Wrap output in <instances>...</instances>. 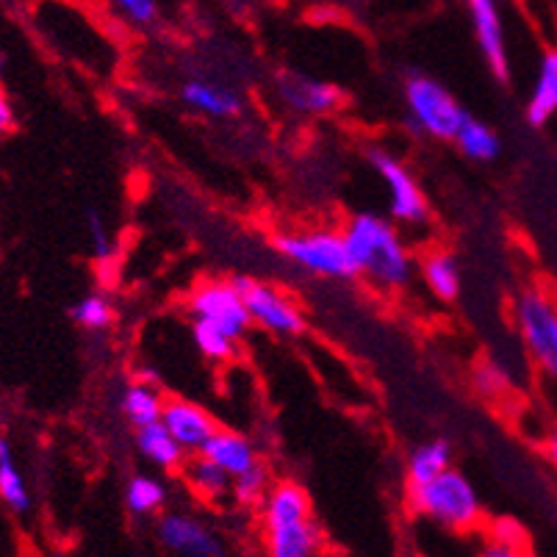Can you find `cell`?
Wrapping results in <instances>:
<instances>
[{
	"label": "cell",
	"mask_w": 557,
	"mask_h": 557,
	"mask_svg": "<svg viewBox=\"0 0 557 557\" xmlns=\"http://www.w3.org/2000/svg\"><path fill=\"white\" fill-rule=\"evenodd\" d=\"M111 9H114L116 17L134 25V28H150L161 17V7L156 0H120Z\"/></svg>",
	"instance_id": "obj_29"
},
{
	"label": "cell",
	"mask_w": 557,
	"mask_h": 557,
	"mask_svg": "<svg viewBox=\"0 0 557 557\" xmlns=\"http://www.w3.org/2000/svg\"><path fill=\"white\" fill-rule=\"evenodd\" d=\"M231 283L242 292L250 319L256 325L277 333V336H300L306 331V317L300 308L283 295L281 288L270 283L250 281V277H231Z\"/></svg>",
	"instance_id": "obj_7"
},
{
	"label": "cell",
	"mask_w": 557,
	"mask_h": 557,
	"mask_svg": "<svg viewBox=\"0 0 557 557\" xmlns=\"http://www.w3.org/2000/svg\"><path fill=\"white\" fill-rule=\"evenodd\" d=\"M53 557H64V555H53Z\"/></svg>",
	"instance_id": "obj_35"
},
{
	"label": "cell",
	"mask_w": 557,
	"mask_h": 557,
	"mask_svg": "<svg viewBox=\"0 0 557 557\" xmlns=\"http://www.w3.org/2000/svg\"><path fill=\"white\" fill-rule=\"evenodd\" d=\"M186 480H189L191 491L200 494L202 499H209V503H220L231 494L233 480L222 472L220 466L211 463L209 458H202V455H195L191 460H186Z\"/></svg>",
	"instance_id": "obj_23"
},
{
	"label": "cell",
	"mask_w": 557,
	"mask_h": 557,
	"mask_svg": "<svg viewBox=\"0 0 557 557\" xmlns=\"http://www.w3.org/2000/svg\"><path fill=\"white\" fill-rule=\"evenodd\" d=\"M186 308L195 317V322L220 327L233 342H239L252 325L245 297H242V292L231 281H202L200 286L191 288L189 306Z\"/></svg>",
	"instance_id": "obj_6"
},
{
	"label": "cell",
	"mask_w": 557,
	"mask_h": 557,
	"mask_svg": "<svg viewBox=\"0 0 557 557\" xmlns=\"http://www.w3.org/2000/svg\"><path fill=\"white\" fill-rule=\"evenodd\" d=\"M410 508L419 516L438 521L447 530H458V533L474 530L483 521V505H480L478 491L458 469H447L430 483L413 485Z\"/></svg>",
	"instance_id": "obj_2"
},
{
	"label": "cell",
	"mask_w": 557,
	"mask_h": 557,
	"mask_svg": "<svg viewBox=\"0 0 557 557\" xmlns=\"http://www.w3.org/2000/svg\"><path fill=\"white\" fill-rule=\"evenodd\" d=\"M325 544V533H322L317 519L277 527V530H263L267 557H322Z\"/></svg>",
	"instance_id": "obj_14"
},
{
	"label": "cell",
	"mask_w": 557,
	"mask_h": 557,
	"mask_svg": "<svg viewBox=\"0 0 557 557\" xmlns=\"http://www.w3.org/2000/svg\"><path fill=\"white\" fill-rule=\"evenodd\" d=\"M73 319L84 331H106L114 319V308L106 295H86L73 306Z\"/></svg>",
	"instance_id": "obj_28"
},
{
	"label": "cell",
	"mask_w": 557,
	"mask_h": 557,
	"mask_svg": "<svg viewBox=\"0 0 557 557\" xmlns=\"http://www.w3.org/2000/svg\"><path fill=\"white\" fill-rule=\"evenodd\" d=\"M166 488L153 474H136L125 485V510L131 516H153L164 508Z\"/></svg>",
	"instance_id": "obj_25"
},
{
	"label": "cell",
	"mask_w": 557,
	"mask_h": 557,
	"mask_svg": "<svg viewBox=\"0 0 557 557\" xmlns=\"http://www.w3.org/2000/svg\"><path fill=\"white\" fill-rule=\"evenodd\" d=\"M202 458H209L211 463H216L227 478H239L247 469L258 463L256 447L250 444V438H245L236 430H216L209 438V444L202 447Z\"/></svg>",
	"instance_id": "obj_15"
},
{
	"label": "cell",
	"mask_w": 557,
	"mask_h": 557,
	"mask_svg": "<svg viewBox=\"0 0 557 557\" xmlns=\"http://www.w3.org/2000/svg\"><path fill=\"white\" fill-rule=\"evenodd\" d=\"M469 20L472 32L478 39V48L483 59L488 62L491 73L499 81H508V39H505V20L494 0H472L469 3Z\"/></svg>",
	"instance_id": "obj_11"
},
{
	"label": "cell",
	"mask_w": 557,
	"mask_h": 557,
	"mask_svg": "<svg viewBox=\"0 0 557 557\" xmlns=\"http://www.w3.org/2000/svg\"><path fill=\"white\" fill-rule=\"evenodd\" d=\"M516 325L527 352L557 383V302L541 288H527L516 300Z\"/></svg>",
	"instance_id": "obj_5"
},
{
	"label": "cell",
	"mask_w": 557,
	"mask_h": 557,
	"mask_svg": "<svg viewBox=\"0 0 557 557\" xmlns=\"http://www.w3.org/2000/svg\"><path fill=\"white\" fill-rule=\"evenodd\" d=\"M0 499L12 513H28L32 510V491L20 472L14 449L7 438H0Z\"/></svg>",
	"instance_id": "obj_20"
},
{
	"label": "cell",
	"mask_w": 557,
	"mask_h": 557,
	"mask_svg": "<svg viewBox=\"0 0 557 557\" xmlns=\"http://www.w3.org/2000/svg\"><path fill=\"white\" fill-rule=\"evenodd\" d=\"M14 128H17V114H14L12 98L0 86V134H12Z\"/></svg>",
	"instance_id": "obj_32"
},
{
	"label": "cell",
	"mask_w": 557,
	"mask_h": 557,
	"mask_svg": "<svg viewBox=\"0 0 557 557\" xmlns=\"http://www.w3.org/2000/svg\"><path fill=\"white\" fill-rule=\"evenodd\" d=\"M86 227H89V236H92L95 258H98L100 263L111 261V256H114V242H111V233H109V227H106L103 216H100L98 211H89Z\"/></svg>",
	"instance_id": "obj_30"
},
{
	"label": "cell",
	"mask_w": 557,
	"mask_h": 557,
	"mask_svg": "<svg viewBox=\"0 0 557 557\" xmlns=\"http://www.w3.org/2000/svg\"><path fill=\"white\" fill-rule=\"evenodd\" d=\"M161 424L175 438V444L191 455H200L211 435L220 430L209 410L181 397H166L164 410H161Z\"/></svg>",
	"instance_id": "obj_10"
},
{
	"label": "cell",
	"mask_w": 557,
	"mask_h": 557,
	"mask_svg": "<svg viewBox=\"0 0 557 557\" xmlns=\"http://www.w3.org/2000/svg\"><path fill=\"white\" fill-rule=\"evenodd\" d=\"M455 145H458V150L466 159L472 161H494L499 156V150H503V141L496 136V131L491 125L474 120L472 114L460 125L458 136H455Z\"/></svg>",
	"instance_id": "obj_24"
},
{
	"label": "cell",
	"mask_w": 557,
	"mask_h": 557,
	"mask_svg": "<svg viewBox=\"0 0 557 557\" xmlns=\"http://www.w3.org/2000/svg\"><path fill=\"white\" fill-rule=\"evenodd\" d=\"M405 106H408L410 128L435 139L455 141L460 125L469 120L463 106L430 75L413 73L405 81Z\"/></svg>",
	"instance_id": "obj_4"
},
{
	"label": "cell",
	"mask_w": 557,
	"mask_h": 557,
	"mask_svg": "<svg viewBox=\"0 0 557 557\" xmlns=\"http://www.w3.org/2000/svg\"><path fill=\"white\" fill-rule=\"evenodd\" d=\"M181 100L191 111H197V114L216 116V120H227V116H236L242 111L239 95L231 92L227 86L206 78L184 81V86H181Z\"/></svg>",
	"instance_id": "obj_16"
},
{
	"label": "cell",
	"mask_w": 557,
	"mask_h": 557,
	"mask_svg": "<svg viewBox=\"0 0 557 557\" xmlns=\"http://www.w3.org/2000/svg\"><path fill=\"white\" fill-rule=\"evenodd\" d=\"M557 114V48L546 50L541 59L539 75H535L533 95L527 103V123L541 128Z\"/></svg>",
	"instance_id": "obj_17"
},
{
	"label": "cell",
	"mask_w": 557,
	"mask_h": 557,
	"mask_svg": "<svg viewBox=\"0 0 557 557\" xmlns=\"http://www.w3.org/2000/svg\"><path fill=\"white\" fill-rule=\"evenodd\" d=\"M369 161H372L380 181L386 184L392 222L419 225V222L428 220V197H424L419 181L413 178V172L403 161L394 159L392 153H386V150H372Z\"/></svg>",
	"instance_id": "obj_8"
},
{
	"label": "cell",
	"mask_w": 557,
	"mask_h": 557,
	"mask_svg": "<svg viewBox=\"0 0 557 557\" xmlns=\"http://www.w3.org/2000/svg\"><path fill=\"white\" fill-rule=\"evenodd\" d=\"M322 557H338V555H327V552H325V555H322Z\"/></svg>",
	"instance_id": "obj_34"
},
{
	"label": "cell",
	"mask_w": 557,
	"mask_h": 557,
	"mask_svg": "<svg viewBox=\"0 0 557 557\" xmlns=\"http://www.w3.org/2000/svg\"><path fill=\"white\" fill-rule=\"evenodd\" d=\"M447 469H453V447L444 438H435V442L422 444L410 453L408 458V483L424 485L430 480H435L438 474H444Z\"/></svg>",
	"instance_id": "obj_21"
},
{
	"label": "cell",
	"mask_w": 557,
	"mask_h": 557,
	"mask_svg": "<svg viewBox=\"0 0 557 557\" xmlns=\"http://www.w3.org/2000/svg\"><path fill=\"white\" fill-rule=\"evenodd\" d=\"M275 250L281 252L286 261L297 263L300 270L311 272L319 277H336V281H347V277H358L356 263L347 250L342 231H297V233H277L272 239Z\"/></svg>",
	"instance_id": "obj_3"
},
{
	"label": "cell",
	"mask_w": 557,
	"mask_h": 557,
	"mask_svg": "<svg viewBox=\"0 0 557 557\" xmlns=\"http://www.w3.org/2000/svg\"><path fill=\"white\" fill-rule=\"evenodd\" d=\"M555 302H557V297H555Z\"/></svg>",
	"instance_id": "obj_36"
},
{
	"label": "cell",
	"mask_w": 557,
	"mask_h": 557,
	"mask_svg": "<svg viewBox=\"0 0 557 557\" xmlns=\"http://www.w3.org/2000/svg\"><path fill=\"white\" fill-rule=\"evenodd\" d=\"M422 277L438 300L453 302L460 295V267L449 252H428L422 261Z\"/></svg>",
	"instance_id": "obj_22"
},
{
	"label": "cell",
	"mask_w": 557,
	"mask_h": 557,
	"mask_svg": "<svg viewBox=\"0 0 557 557\" xmlns=\"http://www.w3.org/2000/svg\"><path fill=\"white\" fill-rule=\"evenodd\" d=\"M159 544L175 557H220L222 544L209 524L184 510H170L156 524Z\"/></svg>",
	"instance_id": "obj_9"
},
{
	"label": "cell",
	"mask_w": 557,
	"mask_h": 557,
	"mask_svg": "<svg viewBox=\"0 0 557 557\" xmlns=\"http://www.w3.org/2000/svg\"><path fill=\"white\" fill-rule=\"evenodd\" d=\"M191 338H195V347L200 349V356H206L209 361L220 363V361H231V358L236 356V342L214 325L191 322Z\"/></svg>",
	"instance_id": "obj_27"
},
{
	"label": "cell",
	"mask_w": 557,
	"mask_h": 557,
	"mask_svg": "<svg viewBox=\"0 0 557 557\" xmlns=\"http://www.w3.org/2000/svg\"><path fill=\"white\" fill-rule=\"evenodd\" d=\"M277 95L297 114H327L342 103V92L336 86L302 73H283L277 78Z\"/></svg>",
	"instance_id": "obj_12"
},
{
	"label": "cell",
	"mask_w": 557,
	"mask_h": 557,
	"mask_svg": "<svg viewBox=\"0 0 557 557\" xmlns=\"http://www.w3.org/2000/svg\"><path fill=\"white\" fill-rule=\"evenodd\" d=\"M546 458H549L552 469L557 472V430H552V433L546 435Z\"/></svg>",
	"instance_id": "obj_33"
},
{
	"label": "cell",
	"mask_w": 557,
	"mask_h": 557,
	"mask_svg": "<svg viewBox=\"0 0 557 557\" xmlns=\"http://www.w3.org/2000/svg\"><path fill=\"white\" fill-rule=\"evenodd\" d=\"M270 488H272L270 469H267V466L258 460V463L252 466V469H247L245 474L233 478L231 496L242 505V508H258V505H263V499H267Z\"/></svg>",
	"instance_id": "obj_26"
},
{
	"label": "cell",
	"mask_w": 557,
	"mask_h": 557,
	"mask_svg": "<svg viewBox=\"0 0 557 557\" xmlns=\"http://www.w3.org/2000/svg\"><path fill=\"white\" fill-rule=\"evenodd\" d=\"M136 449L148 463H153L156 469H164V472L184 463L186 455L161 422L136 430Z\"/></svg>",
	"instance_id": "obj_19"
},
{
	"label": "cell",
	"mask_w": 557,
	"mask_h": 557,
	"mask_svg": "<svg viewBox=\"0 0 557 557\" xmlns=\"http://www.w3.org/2000/svg\"><path fill=\"white\" fill-rule=\"evenodd\" d=\"M166 397L153 380H136L125 388L123 399H120V410L123 417L134 424L136 430L148 428V424L161 422V410H164Z\"/></svg>",
	"instance_id": "obj_18"
},
{
	"label": "cell",
	"mask_w": 557,
	"mask_h": 557,
	"mask_svg": "<svg viewBox=\"0 0 557 557\" xmlns=\"http://www.w3.org/2000/svg\"><path fill=\"white\" fill-rule=\"evenodd\" d=\"M342 236L356 263V272L367 277L372 286L386 288V292L408 286L413 277V256L392 220L363 211V214L349 216Z\"/></svg>",
	"instance_id": "obj_1"
},
{
	"label": "cell",
	"mask_w": 557,
	"mask_h": 557,
	"mask_svg": "<svg viewBox=\"0 0 557 557\" xmlns=\"http://www.w3.org/2000/svg\"><path fill=\"white\" fill-rule=\"evenodd\" d=\"M480 557H530L527 555L524 544H516V541H505V539H494L488 535V541L480 549Z\"/></svg>",
	"instance_id": "obj_31"
},
{
	"label": "cell",
	"mask_w": 557,
	"mask_h": 557,
	"mask_svg": "<svg viewBox=\"0 0 557 557\" xmlns=\"http://www.w3.org/2000/svg\"><path fill=\"white\" fill-rule=\"evenodd\" d=\"M313 519L311 496L295 480H277L272 483L270 494L261 505L263 530H277V527L300 524V521Z\"/></svg>",
	"instance_id": "obj_13"
}]
</instances>
